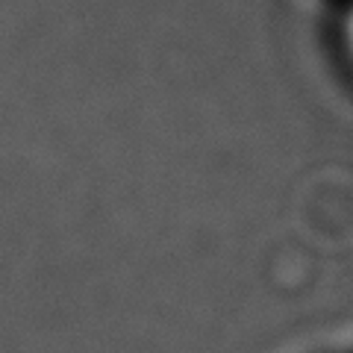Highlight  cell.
Wrapping results in <instances>:
<instances>
[{
	"instance_id": "1",
	"label": "cell",
	"mask_w": 353,
	"mask_h": 353,
	"mask_svg": "<svg viewBox=\"0 0 353 353\" xmlns=\"http://www.w3.org/2000/svg\"><path fill=\"white\" fill-rule=\"evenodd\" d=\"M347 44H350V50H353V9H350V15H347Z\"/></svg>"
}]
</instances>
